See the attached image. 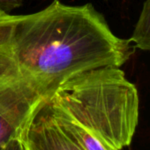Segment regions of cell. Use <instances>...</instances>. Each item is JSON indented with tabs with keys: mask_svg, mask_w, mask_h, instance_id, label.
I'll list each match as a JSON object with an SVG mask.
<instances>
[{
	"mask_svg": "<svg viewBox=\"0 0 150 150\" xmlns=\"http://www.w3.org/2000/svg\"><path fill=\"white\" fill-rule=\"evenodd\" d=\"M17 132L26 150H83L64 132L46 99Z\"/></svg>",
	"mask_w": 150,
	"mask_h": 150,
	"instance_id": "277c9868",
	"label": "cell"
},
{
	"mask_svg": "<svg viewBox=\"0 0 150 150\" xmlns=\"http://www.w3.org/2000/svg\"><path fill=\"white\" fill-rule=\"evenodd\" d=\"M129 40L134 44V48L150 51V0L145 1L139 18Z\"/></svg>",
	"mask_w": 150,
	"mask_h": 150,
	"instance_id": "8992f818",
	"label": "cell"
},
{
	"mask_svg": "<svg viewBox=\"0 0 150 150\" xmlns=\"http://www.w3.org/2000/svg\"><path fill=\"white\" fill-rule=\"evenodd\" d=\"M49 97L110 150L131 144L139 123V100L136 87L120 67L81 73Z\"/></svg>",
	"mask_w": 150,
	"mask_h": 150,
	"instance_id": "7a4b0ae2",
	"label": "cell"
},
{
	"mask_svg": "<svg viewBox=\"0 0 150 150\" xmlns=\"http://www.w3.org/2000/svg\"><path fill=\"white\" fill-rule=\"evenodd\" d=\"M0 150H26V148L18 132H15L0 144Z\"/></svg>",
	"mask_w": 150,
	"mask_h": 150,
	"instance_id": "52a82bcc",
	"label": "cell"
},
{
	"mask_svg": "<svg viewBox=\"0 0 150 150\" xmlns=\"http://www.w3.org/2000/svg\"><path fill=\"white\" fill-rule=\"evenodd\" d=\"M23 0H0V16L10 13L13 10L21 6Z\"/></svg>",
	"mask_w": 150,
	"mask_h": 150,
	"instance_id": "ba28073f",
	"label": "cell"
},
{
	"mask_svg": "<svg viewBox=\"0 0 150 150\" xmlns=\"http://www.w3.org/2000/svg\"><path fill=\"white\" fill-rule=\"evenodd\" d=\"M46 100L64 132L83 150H110L91 132L68 117L50 97H47Z\"/></svg>",
	"mask_w": 150,
	"mask_h": 150,
	"instance_id": "5b68a950",
	"label": "cell"
},
{
	"mask_svg": "<svg viewBox=\"0 0 150 150\" xmlns=\"http://www.w3.org/2000/svg\"><path fill=\"white\" fill-rule=\"evenodd\" d=\"M133 49L129 39L113 34L92 4L54 0L35 13L0 16V50L46 98L81 73L121 67Z\"/></svg>",
	"mask_w": 150,
	"mask_h": 150,
	"instance_id": "6da1fadb",
	"label": "cell"
},
{
	"mask_svg": "<svg viewBox=\"0 0 150 150\" xmlns=\"http://www.w3.org/2000/svg\"><path fill=\"white\" fill-rule=\"evenodd\" d=\"M105 1H108V0H105Z\"/></svg>",
	"mask_w": 150,
	"mask_h": 150,
	"instance_id": "9c48e42d",
	"label": "cell"
},
{
	"mask_svg": "<svg viewBox=\"0 0 150 150\" xmlns=\"http://www.w3.org/2000/svg\"><path fill=\"white\" fill-rule=\"evenodd\" d=\"M44 99L0 50V144L23 126Z\"/></svg>",
	"mask_w": 150,
	"mask_h": 150,
	"instance_id": "3957f363",
	"label": "cell"
}]
</instances>
